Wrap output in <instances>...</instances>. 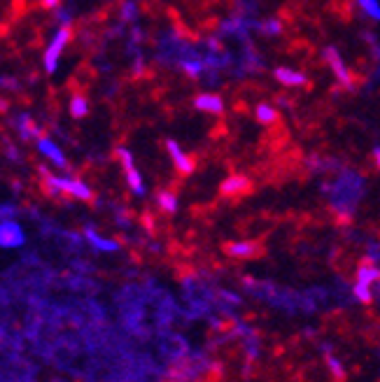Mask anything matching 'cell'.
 <instances>
[{
	"label": "cell",
	"instance_id": "6da1fadb",
	"mask_svg": "<svg viewBox=\"0 0 380 382\" xmlns=\"http://www.w3.org/2000/svg\"><path fill=\"white\" fill-rule=\"evenodd\" d=\"M361 187H364V184H361L359 175H354V172H343L334 184H329L327 194L339 210H352L361 196Z\"/></svg>",
	"mask_w": 380,
	"mask_h": 382
},
{
	"label": "cell",
	"instance_id": "7a4b0ae2",
	"mask_svg": "<svg viewBox=\"0 0 380 382\" xmlns=\"http://www.w3.org/2000/svg\"><path fill=\"white\" fill-rule=\"evenodd\" d=\"M380 282V268L373 266L371 261H364L357 270V282H354V296L361 303H371V287Z\"/></svg>",
	"mask_w": 380,
	"mask_h": 382
},
{
	"label": "cell",
	"instance_id": "3957f363",
	"mask_svg": "<svg viewBox=\"0 0 380 382\" xmlns=\"http://www.w3.org/2000/svg\"><path fill=\"white\" fill-rule=\"evenodd\" d=\"M49 187H52L54 191H57V189L66 191V194L75 196V199H79V201H91V199H94V194H91V189L87 187V184H82L77 180H66V177H49Z\"/></svg>",
	"mask_w": 380,
	"mask_h": 382
},
{
	"label": "cell",
	"instance_id": "277c9868",
	"mask_svg": "<svg viewBox=\"0 0 380 382\" xmlns=\"http://www.w3.org/2000/svg\"><path fill=\"white\" fill-rule=\"evenodd\" d=\"M68 40H70V30L68 28H61L59 33L54 35V42L49 45L47 54H45V68H47V72L57 70L59 57H61V52H63V47H66V42H68Z\"/></svg>",
	"mask_w": 380,
	"mask_h": 382
},
{
	"label": "cell",
	"instance_id": "5b68a950",
	"mask_svg": "<svg viewBox=\"0 0 380 382\" xmlns=\"http://www.w3.org/2000/svg\"><path fill=\"white\" fill-rule=\"evenodd\" d=\"M117 157H119L121 165H124L126 180H128V184H131V189L136 191V194H143L145 187H143V180H140V175H138L136 165H133V157H131V152H128V150H117Z\"/></svg>",
	"mask_w": 380,
	"mask_h": 382
},
{
	"label": "cell",
	"instance_id": "8992f818",
	"mask_svg": "<svg viewBox=\"0 0 380 382\" xmlns=\"http://www.w3.org/2000/svg\"><path fill=\"white\" fill-rule=\"evenodd\" d=\"M324 57H327V63L332 66V70L336 72V77L341 79L343 84L350 89L352 86V77H350V72H348V68H346V63H343V59H341V54L336 52L334 47H327L324 49Z\"/></svg>",
	"mask_w": 380,
	"mask_h": 382
},
{
	"label": "cell",
	"instance_id": "52a82bcc",
	"mask_svg": "<svg viewBox=\"0 0 380 382\" xmlns=\"http://www.w3.org/2000/svg\"><path fill=\"white\" fill-rule=\"evenodd\" d=\"M166 150L170 154V159H173V163L177 165V170L180 172H194V159L192 157H187L185 152H182V147L175 143V140H168L166 143Z\"/></svg>",
	"mask_w": 380,
	"mask_h": 382
},
{
	"label": "cell",
	"instance_id": "ba28073f",
	"mask_svg": "<svg viewBox=\"0 0 380 382\" xmlns=\"http://www.w3.org/2000/svg\"><path fill=\"white\" fill-rule=\"evenodd\" d=\"M21 243H23V233L14 221L0 224V245L3 248H19Z\"/></svg>",
	"mask_w": 380,
	"mask_h": 382
},
{
	"label": "cell",
	"instance_id": "9c48e42d",
	"mask_svg": "<svg viewBox=\"0 0 380 382\" xmlns=\"http://www.w3.org/2000/svg\"><path fill=\"white\" fill-rule=\"evenodd\" d=\"M194 108H196V110H201V112L222 114L224 103H222V98H219V96H214V94H201V96H196Z\"/></svg>",
	"mask_w": 380,
	"mask_h": 382
},
{
	"label": "cell",
	"instance_id": "30bf717a",
	"mask_svg": "<svg viewBox=\"0 0 380 382\" xmlns=\"http://www.w3.org/2000/svg\"><path fill=\"white\" fill-rule=\"evenodd\" d=\"M275 79L283 82L287 86H303L306 84V75L303 72H297V70H290V68H275Z\"/></svg>",
	"mask_w": 380,
	"mask_h": 382
},
{
	"label": "cell",
	"instance_id": "8fae6325",
	"mask_svg": "<svg viewBox=\"0 0 380 382\" xmlns=\"http://www.w3.org/2000/svg\"><path fill=\"white\" fill-rule=\"evenodd\" d=\"M224 250H226V254L238 257V259L257 257V252H259V248H257L254 243H226Z\"/></svg>",
	"mask_w": 380,
	"mask_h": 382
},
{
	"label": "cell",
	"instance_id": "7c38bea8",
	"mask_svg": "<svg viewBox=\"0 0 380 382\" xmlns=\"http://www.w3.org/2000/svg\"><path fill=\"white\" fill-rule=\"evenodd\" d=\"M38 147H40V152L45 154L47 159H52L54 163L59 165V168H66V159H63V154H61V150L57 145L52 143V140H47V138H40V143H38Z\"/></svg>",
	"mask_w": 380,
	"mask_h": 382
},
{
	"label": "cell",
	"instance_id": "4fadbf2b",
	"mask_svg": "<svg viewBox=\"0 0 380 382\" xmlns=\"http://www.w3.org/2000/svg\"><path fill=\"white\" fill-rule=\"evenodd\" d=\"M250 189V182L245 180L243 175H234V177H229L224 184H222V194L226 196H231V194H241V191H248Z\"/></svg>",
	"mask_w": 380,
	"mask_h": 382
},
{
	"label": "cell",
	"instance_id": "5bb4252c",
	"mask_svg": "<svg viewBox=\"0 0 380 382\" xmlns=\"http://www.w3.org/2000/svg\"><path fill=\"white\" fill-rule=\"evenodd\" d=\"M157 201H159V205H161L166 212H175L177 210V199H175L173 191H161V194L157 196Z\"/></svg>",
	"mask_w": 380,
	"mask_h": 382
},
{
	"label": "cell",
	"instance_id": "9a60e30c",
	"mask_svg": "<svg viewBox=\"0 0 380 382\" xmlns=\"http://www.w3.org/2000/svg\"><path fill=\"white\" fill-rule=\"evenodd\" d=\"M87 238L91 240V243H94V248L103 250V252H114V250L119 248V245L114 243V240H103V238H98L94 231H87Z\"/></svg>",
	"mask_w": 380,
	"mask_h": 382
},
{
	"label": "cell",
	"instance_id": "2e32d148",
	"mask_svg": "<svg viewBox=\"0 0 380 382\" xmlns=\"http://www.w3.org/2000/svg\"><path fill=\"white\" fill-rule=\"evenodd\" d=\"M257 119H259L261 124H273V121L278 119V112L268 105H259L257 108Z\"/></svg>",
	"mask_w": 380,
	"mask_h": 382
},
{
	"label": "cell",
	"instance_id": "e0dca14e",
	"mask_svg": "<svg viewBox=\"0 0 380 382\" xmlns=\"http://www.w3.org/2000/svg\"><path fill=\"white\" fill-rule=\"evenodd\" d=\"M359 5H361V10L371 17V19L380 21V3L378 0H359Z\"/></svg>",
	"mask_w": 380,
	"mask_h": 382
},
{
	"label": "cell",
	"instance_id": "ac0fdd59",
	"mask_svg": "<svg viewBox=\"0 0 380 382\" xmlns=\"http://www.w3.org/2000/svg\"><path fill=\"white\" fill-rule=\"evenodd\" d=\"M87 101H84L82 96H75L72 98V103H70V112H72V117H84L87 114Z\"/></svg>",
	"mask_w": 380,
	"mask_h": 382
},
{
	"label": "cell",
	"instance_id": "d6986e66",
	"mask_svg": "<svg viewBox=\"0 0 380 382\" xmlns=\"http://www.w3.org/2000/svg\"><path fill=\"white\" fill-rule=\"evenodd\" d=\"M261 30L263 33H280V23L278 21H271V23H261Z\"/></svg>",
	"mask_w": 380,
	"mask_h": 382
},
{
	"label": "cell",
	"instance_id": "ffe728a7",
	"mask_svg": "<svg viewBox=\"0 0 380 382\" xmlns=\"http://www.w3.org/2000/svg\"><path fill=\"white\" fill-rule=\"evenodd\" d=\"M329 366H332V371L336 373V378H343V373H341V366H339V361H336V359H329Z\"/></svg>",
	"mask_w": 380,
	"mask_h": 382
},
{
	"label": "cell",
	"instance_id": "44dd1931",
	"mask_svg": "<svg viewBox=\"0 0 380 382\" xmlns=\"http://www.w3.org/2000/svg\"><path fill=\"white\" fill-rule=\"evenodd\" d=\"M47 8H54V5H59V0H45Z\"/></svg>",
	"mask_w": 380,
	"mask_h": 382
},
{
	"label": "cell",
	"instance_id": "7402d4cb",
	"mask_svg": "<svg viewBox=\"0 0 380 382\" xmlns=\"http://www.w3.org/2000/svg\"><path fill=\"white\" fill-rule=\"evenodd\" d=\"M373 157H376V163H378V168H380V150L373 152Z\"/></svg>",
	"mask_w": 380,
	"mask_h": 382
}]
</instances>
